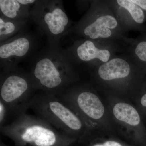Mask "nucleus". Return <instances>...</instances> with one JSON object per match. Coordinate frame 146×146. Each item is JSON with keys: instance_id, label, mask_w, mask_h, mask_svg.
Here are the masks:
<instances>
[{"instance_id": "17", "label": "nucleus", "mask_w": 146, "mask_h": 146, "mask_svg": "<svg viewBox=\"0 0 146 146\" xmlns=\"http://www.w3.org/2000/svg\"><path fill=\"white\" fill-rule=\"evenodd\" d=\"M9 117L8 111L5 106L0 101V125L1 127L6 124V121Z\"/></svg>"}, {"instance_id": "1", "label": "nucleus", "mask_w": 146, "mask_h": 146, "mask_svg": "<svg viewBox=\"0 0 146 146\" xmlns=\"http://www.w3.org/2000/svg\"><path fill=\"white\" fill-rule=\"evenodd\" d=\"M30 60L29 73L36 91L56 95L80 80L79 66L61 46L47 45Z\"/></svg>"}, {"instance_id": "14", "label": "nucleus", "mask_w": 146, "mask_h": 146, "mask_svg": "<svg viewBox=\"0 0 146 146\" xmlns=\"http://www.w3.org/2000/svg\"><path fill=\"white\" fill-rule=\"evenodd\" d=\"M31 6L25 5L19 0H1V16L13 20H30Z\"/></svg>"}, {"instance_id": "15", "label": "nucleus", "mask_w": 146, "mask_h": 146, "mask_svg": "<svg viewBox=\"0 0 146 146\" xmlns=\"http://www.w3.org/2000/svg\"><path fill=\"white\" fill-rule=\"evenodd\" d=\"M29 20H13L0 15V43L5 42L27 29Z\"/></svg>"}, {"instance_id": "8", "label": "nucleus", "mask_w": 146, "mask_h": 146, "mask_svg": "<svg viewBox=\"0 0 146 146\" xmlns=\"http://www.w3.org/2000/svg\"><path fill=\"white\" fill-rule=\"evenodd\" d=\"M30 20L46 35L48 45L51 46H60L61 39L72 27L60 0L36 1L30 11Z\"/></svg>"}, {"instance_id": "20", "label": "nucleus", "mask_w": 146, "mask_h": 146, "mask_svg": "<svg viewBox=\"0 0 146 146\" xmlns=\"http://www.w3.org/2000/svg\"><path fill=\"white\" fill-rule=\"evenodd\" d=\"M1 146H7L6 145H5V144H4L3 143H2V142H1Z\"/></svg>"}, {"instance_id": "19", "label": "nucleus", "mask_w": 146, "mask_h": 146, "mask_svg": "<svg viewBox=\"0 0 146 146\" xmlns=\"http://www.w3.org/2000/svg\"><path fill=\"white\" fill-rule=\"evenodd\" d=\"M140 103L142 107L146 108V92L142 94L140 99Z\"/></svg>"}, {"instance_id": "11", "label": "nucleus", "mask_w": 146, "mask_h": 146, "mask_svg": "<svg viewBox=\"0 0 146 146\" xmlns=\"http://www.w3.org/2000/svg\"><path fill=\"white\" fill-rule=\"evenodd\" d=\"M38 44L36 36L27 29L0 43L1 71L17 67L21 61L31 57L37 51Z\"/></svg>"}, {"instance_id": "3", "label": "nucleus", "mask_w": 146, "mask_h": 146, "mask_svg": "<svg viewBox=\"0 0 146 146\" xmlns=\"http://www.w3.org/2000/svg\"><path fill=\"white\" fill-rule=\"evenodd\" d=\"M82 120L91 138L116 133L106 104L91 82L75 84L56 95Z\"/></svg>"}, {"instance_id": "6", "label": "nucleus", "mask_w": 146, "mask_h": 146, "mask_svg": "<svg viewBox=\"0 0 146 146\" xmlns=\"http://www.w3.org/2000/svg\"><path fill=\"white\" fill-rule=\"evenodd\" d=\"M83 17L71 28L68 35L76 39L108 40L125 44L128 38L106 1H90Z\"/></svg>"}, {"instance_id": "12", "label": "nucleus", "mask_w": 146, "mask_h": 146, "mask_svg": "<svg viewBox=\"0 0 146 146\" xmlns=\"http://www.w3.org/2000/svg\"><path fill=\"white\" fill-rule=\"evenodd\" d=\"M106 1L125 32L129 30L142 33L145 32L144 23L146 20V11L131 0Z\"/></svg>"}, {"instance_id": "2", "label": "nucleus", "mask_w": 146, "mask_h": 146, "mask_svg": "<svg viewBox=\"0 0 146 146\" xmlns=\"http://www.w3.org/2000/svg\"><path fill=\"white\" fill-rule=\"evenodd\" d=\"M89 70L91 82L96 89L126 100L135 97L146 74L125 53Z\"/></svg>"}, {"instance_id": "10", "label": "nucleus", "mask_w": 146, "mask_h": 146, "mask_svg": "<svg viewBox=\"0 0 146 146\" xmlns=\"http://www.w3.org/2000/svg\"><path fill=\"white\" fill-rule=\"evenodd\" d=\"M106 96V106L116 134L133 145L139 135L141 123L139 112L127 100L110 95Z\"/></svg>"}, {"instance_id": "16", "label": "nucleus", "mask_w": 146, "mask_h": 146, "mask_svg": "<svg viewBox=\"0 0 146 146\" xmlns=\"http://www.w3.org/2000/svg\"><path fill=\"white\" fill-rule=\"evenodd\" d=\"M84 146H133V145L121 141L114 136L108 138L98 136L94 137L85 142Z\"/></svg>"}, {"instance_id": "5", "label": "nucleus", "mask_w": 146, "mask_h": 146, "mask_svg": "<svg viewBox=\"0 0 146 146\" xmlns=\"http://www.w3.org/2000/svg\"><path fill=\"white\" fill-rule=\"evenodd\" d=\"M58 130L84 143L91 138L80 118L55 94L39 91L30 101L28 109Z\"/></svg>"}, {"instance_id": "9", "label": "nucleus", "mask_w": 146, "mask_h": 146, "mask_svg": "<svg viewBox=\"0 0 146 146\" xmlns=\"http://www.w3.org/2000/svg\"><path fill=\"white\" fill-rule=\"evenodd\" d=\"M66 49L79 67L85 65L90 70L106 63L117 54L125 52V44L112 40L79 38Z\"/></svg>"}, {"instance_id": "13", "label": "nucleus", "mask_w": 146, "mask_h": 146, "mask_svg": "<svg viewBox=\"0 0 146 146\" xmlns=\"http://www.w3.org/2000/svg\"><path fill=\"white\" fill-rule=\"evenodd\" d=\"M125 53L127 54L146 74V32L136 38H129Z\"/></svg>"}, {"instance_id": "18", "label": "nucleus", "mask_w": 146, "mask_h": 146, "mask_svg": "<svg viewBox=\"0 0 146 146\" xmlns=\"http://www.w3.org/2000/svg\"><path fill=\"white\" fill-rule=\"evenodd\" d=\"M143 10L146 11V0H131Z\"/></svg>"}, {"instance_id": "7", "label": "nucleus", "mask_w": 146, "mask_h": 146, "mask_svg": "<svg viewBox=\"0 0 146 146\" xmlns=\"http://www.w3.org/2000/svg\"><path fill=\"white\" fill-rule=\"evenodd\" d=\"M35 91L29 73L18 66L1 71L0 101L5 106L13 120L26 113Z\"/></svg>"}, {"instance_id": "4", "label": "nucleus", "mask_w": 146, "mask_h": 146, "mask_svg": "<svg viewBox=\"0 0 146 146\" xmlns=\"http://www.w3.org/2000/svg\"><path fill=\"white\" fill-rule=\"evenodd\" d=\"M16 146H70L78 142L37 116L22 114L1 127Z\"/></svg>"}]
</instances>
